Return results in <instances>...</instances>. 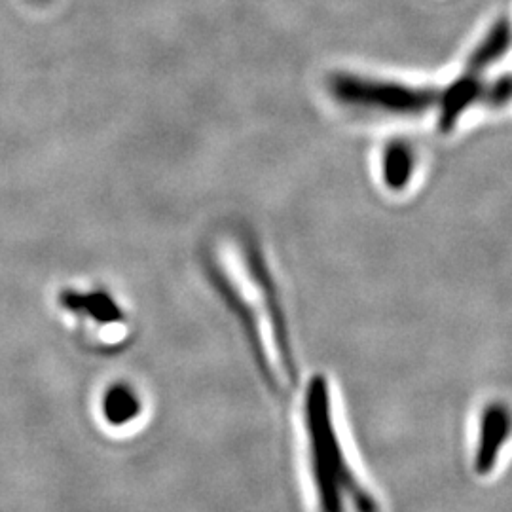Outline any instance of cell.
I'll return each instance as SVG.
<instances>
[{
    "instance_id": "8992f818",
    "label": "cell",
    "mask_w": 512,
    "mask_h": 512,
    "mask_svg": "<svg viewBox=\"0 0 512 512\" xmlns=\"http://www.w3.org/2000/svg\"><path fill=\"white\" fill-rule=\"evenodd\" d=\"M141 410L139 399L128 387H118L110 391L107 397V416L114 423H128L133 420Z\"/></svg>"
},
{
    "instance_id": "6da1fadb",
    "label": "cell",
    "mask_w": 512,
    "mask_h": 512,
    "mask_svg": "<svg viewBox=\"0 0 512 512\" xmlns=\"http://www.w3.org/2000/svg\"><path fill=\"white\" fill-rule=\"evenodd\" d=\"M209 251L207 262L215 283L238 313L262 376L275 393H289L296 384L291 336L272 274L255 239L226 230L213 239Z\"/></svg>"
},
{
    "instance_id": "7a4b0ae2",
    "label": "cell",
    "mask_w": 512,
    "mask_h": 512,
    "mask_svg": "<svg viewBox=\"0 0 512 512\" xmlns=\"http://www.w3.org/2000/svg\"><path fill=\"white\" fill-rule=\"evenodd\" d=\"M306 469L317 512H380L349 454L329 380L311 378L302 408Z\"/></svg>"
},
{
    "instance_id": "277c9868",
    "label": "cell",
    "mask_w": 512,
    "mask_h": 512,
    "mask_svg": "<svg viewBox=\"0 0 512 512\" xmlns=\"http://www.w3.org/2000/svg\"><path fill=\"white\" fill-rule=\"evenodd\" d=\"M511 418L507 406L486 404L476 418L473 469L478 476H492L509 442Z\"/></svg>"
},
{
    "instance_id": "5b68a950",
    "label": "cell",
    "mask_w": 512,
    "mask_h": 512,
    "mask_svg": "<svg viewBox=\"0 0 512 512\" xmlns=\"http://www.w3.org/2000/svg\"><path fill=\"white\" fill-rule=\"evenodd\" d=\"M416 165L414 150L406 145H393L382 154V177L391 188H399L410 181Z\"/></svg>"
},
{
    "instance_id": "3957f363",
    "label": "cell",
    "mask_w": 512,
    "mask_h": 512,
    "mask_svg": "<svg viewBox=\"0 0 512 512\" xmlns=\"http://www.w3.org/2000/svg\"><path fill=\"white\" fill-rule=\"evenodd\" d=\"M334 97L353 109L385 118L439 116L442 88L395 78L338 74L332 78Z\"/></svg>"
}]
</instances>
